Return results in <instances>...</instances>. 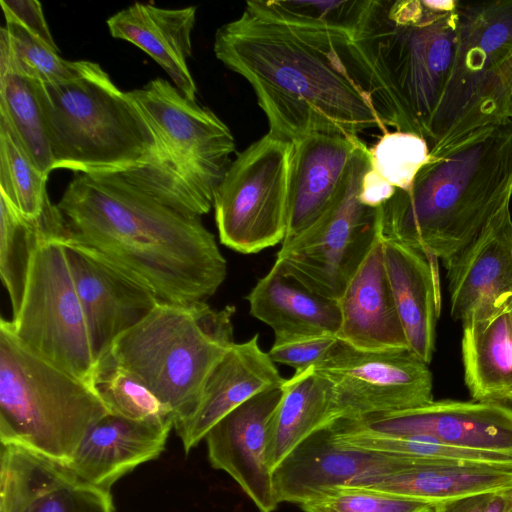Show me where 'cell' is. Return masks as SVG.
I'll return each mask as SVG.
<instances>
[{
    "label": "cell",
    "instance_id": "6da1fadb",
    "mask_svg": "<svg viewBox=\"0 0 512 512\" xmlns=\"http://www.w3.org/2000/svg\"><path fill=\"white\" fill-rule=\"evenodd\" d=\"M349 33L282 21L251 1L215 34L214 53L255 92L271 135L294 142L322 133L358 137L377 128L371 102L340 56Z\"/></svg>",
    "mask_w": 512,
    "mask_h": 512
},
{
    "label": "cell",
    "instance_id": "7a4b0ae2",
    "mask_svg": "<svg viewBox=\"0 0 512 512\" xmlns=\"http://www.w3.org/2000/svg\"><path fill=\"white\" fill-rule=\"evenodd\" d=\"M56 205L71 235L161 302L205 301L226 278V259L200 218L165 205L119 174H81Z\"/></svg>",
    "mask_w": 512,
    "mask_h": 512
},
{
    "label": "cell",
    "instance_id": "3957f363",
    "mask_svg": "<svg viewBox=\"0 0 512 512\" xmlns=\"http://www.w3.org/2000/svg\"><path fill=\"white\" fill-rule=\"evenodd\" d=\"M455 0H366L338 51L379 120L424 138L447 88L458 48Z\"/></svg>",
    "mask_w": 512,
    "mask_h": 512
},
{
    "label": "cell",
    "instance_id": "277c9868",
    "mask_svg": "<svg viewBox=\"0 0 512 512\" xmlns=\"http://www.w3.org/2000/svg\"><path fill=\"white\" fill-rule=\"evenodd\" d=\"M512 199V122L481 130L430 156L408 190L381 207L384 239L420 250L446 265Z\"/></svg>",
    "mask_w": 512,
    "mask_h": 512
},
{
    "label": "cell",
    "instance_id": "5b68a950",
    "mask_svg": "<svg viewBox=\"0 0 512 512\" xmlns=\"http://www.w3.org/2000/svg\"><path fill=\"white\" fill-rule=\"evenodd\" d=\"M127 94L149 125L156 147L145 165L119 175L187 216L207 214L235 151L230 129L165 79H153Z\"/></svg>",
    "mask_w": 512,
    "mask_h": 512
},
{
    "label": "cell",
    "instance_id": "8992f818",
    "mask_svg": "<svg viewBox=\"0 0 512 512\" xmlns=\"http://www.w3.org/2000/svg\"><path fill=\"white\" fill-rule=\"evenodd\" d=\"M36 84L53 170L124 174L152 157L156 143L149 125L99 64L80 60L75 77Z\"/></svg>",
    "mask_w": 512,
    "mask_h": 512
},
{
    "label": "cell",
    "instance_id": "52a82bcc",
    "mask_svg": "<svg viewBox=\"0 0 512 512\" xmlns=\"http://www.w3.org/2000/svg\"><path fill=\"white\" fill-rule=\"evenodd\" d=\"M235 310L231 305L217 310L206 301L159 302L118 336L105 356L147 386L176 424L193 412L209 374L235 343Z\"/></svg>",
    "mask_w": 512,
    "mask_h": 512
},
{
    "label": "cell",
    "instance_id": "ba28073f",
    "mask_svg": "<svg viewBox=\"0 0 512 512\" xmlns=\"http://www.w3.org/2000/svg\"><path fill=\"white\" fill-rule=\"evenodd\" d=\"M109 414L94 387L25 349L0 320V440L67 463L84 436Z\"/></svg>",
    "mask_w": 512,
    "mask_h": 512
},
{
    "label": "cell",
    "instance_id": "9c48e42d",
    "mask_svg": "<svg viewBox=\"0 0 512 512\" xmlns=\"http://www.w3.org/2000/svg\"><path fill=\"white\" fill-rule=\"evenodd\" d=\"M459 42L453 70L431 128L430 156L509 121L512 87V0L459 1Z\"/></svg>",
    "mask_w": 512,
    "mask_h": 512
},
{
    "label": "cell",
    "instance_id": "30bf717a",
    "mask_svg": "<svg viewBox=\"0 0 512 512\" xmlns=\"http://www.w3.org/2000/svg\"><path fill=\"white\" fill-rule=\"evenodd\" d=\"M369 168L370 151L362 141L327 209L282 243L274 262L311 291L334 301L381 231V207H369L359 198Z\"/></svg>",
    "mask_w": 512,
    "mask_h": 512
},
{
    "label": "cell",
    "instance_id": "8fae6325",
    "mask_svg": "<svg viewBox=\"0 0 512 512\" xmlns=\"http://www.w3.org/2000/svg\"><path fill=\"white\" fill-rule=\"evenodd\" d=\"M65 234L40 242L31 259L20 309L9 323L30 353L93 386L97 360L65 253Z\"/></svg>",
    "mask_w": 512,
    "mask_h": 512
},
{
    "label": "cell",
    "instance_id": "7c38bea8",
    "mask_svg": "<svg viewBox=\"0 0 512 512\" xmlns=\"http://www.w3.org/2000/svg\"><path fill=\"white\" fill-rule=\"evenodd\" d=\"M293 142L267 133L237 155L217 186L213 207L220 242L254 254L284 241Z\"/></svg>",
    "mask_w": 512,
    "mask_h": 512
},
{
    "label": "cell",
    "instance_id": "4fadbf2b",
    "mask_svg": "<svg viewBox=\"0 0 512 512\" xmlns=\"http://www.w3.org/2000/svg\"><path fill=\"white\" fill-rule=\"evenodd\" d=\"M314 369L332 386L337 421H358L434 400L428 364L409 349L367 352L338 341Z\"/></svg>",
    "mask_w": 512,
    "mask_h": 512
},
{
    "label": "cell",
    "instance_id": "5bb4252c",
    "mask_svg": "<svg viewBox=\"0 0 512 512\" xmlns=\"http://www.w3.org/2000/svg\"><path fill=\"white\" fill-rule=\"evenodd\" d=\"M63 245L98 361L118 336L142 321L161 301L69 230Z\"/></svg>",
    "mask_w": 512,
    "mask_h": 512
},
{
    "label": "cell",
    "instance_id": "9a60e30c",
    "mask_svg": "<svg viewBox=\"0 0 512 512\" xmlns=\"http://www.w3.org/2000/svg\"><path fill=\"white\" fill-rule=\"evenodd\" d=\"M414 456L363 451L334 441L330 427L297 445L272 471L278 503L300 505L321 493L377 475L405 469Z\"/></svg>",
    "mask_w": 512,
    "mask_h": 512
},
{
    "label": "cell",
    "instance_id": "2e32d148",
    "mask_svg": "<svg viewBox=\"0 0 512 512\" xmlns=\"http://www.w3.org/2000/svg\"><path fill=\"white\" fill-rule=\"evenodd\" d=\"M283 383L255 394L236 407L204 438L211 466L229 474L260 512H272L279 504L266 445L270 420L282 398Z\"/></svg>",
    "mask_w": 512,
    "mask_h": 512
},
{
    "label": "cell",
    "instance_id": "e0dca14e",
    "mask_svg": "<svg viewBox=\"0 0 512 512\" xmlns=\"http://www.w3.org/2000/svg\"><path fill=\"white\" fill-rule=\"evenodd\" d=\"M351 422L378 432L426 436L465 449L512 451V408L503 403L433 400Z\"/></svg>",
    "mask_w": 512,
    "mask_h": 512
},
{
    "label": "cell",
    "instance_id": "ac0fdd59",
    "mask_svg": "<svg viewBox=\"0 0 512 512\" xmlns=\"http://www.w3.org/2000/svg\"><path fill=\"white\" fill-rule=\"evenodd\" d=\"M0 512H115L110 491L79 478L66 464L1 445Z\"/></svg>",
    "mask_w": 512,
    "mask_h": 512
},
{
    "label": "cell",
    "instance_id": "d6986e66",
    "mask_svg": "<svg viewBox=\"0 0 512 512\" xmlns=\"http://www.w3.org/2000/svg\"><path fill=\"white\" fill-rule=\"evenodd\" d=\"M444 267L454 320L512 306V216L507 209Z\"/></svg>",
    "mask_w": 512,
    "mask_h": 512
},
{
    "label": "cell",
    "instance_id": "ffe728a7",
    "mask_svg": "<svg viewBox=\"0 0 512 512\" xmlns=\"http://www.w3.org/2000/svg\"><path fill=\"white\" fill-rule=\"evenodd\" d=\"M337 303L340 342L367 352L409 349L385 268L381 231Z\"/></svg>",
    "mask_w": 512,
    "mask_h": 512
},
{
    "label": "cell",
    "instance_id": "44dd1931",
    "mask_svg": "<svg viewBox=\"0 0 512 512\" xmlns=\"http://www.w3.org/2000/svg\"><path fill=\"white\" fill-rule=\"evenodd\" d=\"M256 334L234 343L206 379L193 412L174 425L185 453L224 416L255 394L284 382Z\"/></svg>",
    "mask_w": 512,
    "mask_h": 512
},
{
    "label": "cell",
    "instance_id": "7402d4cb",
    "mask_svg": "<svg viewBox=\"0 0 512 512\" xmlns=\"http://www.w3.org/2000/svg\"><path fill=\"white\" fill-rule=\"evenodd\" d=\"M171 429L109 413L92 426L64 464L85 482L110 491L118 479L161 455Z\"/></svg>",
    "mask_w": 512,
    "mask_h": 512
},
{
    "label": "cell",
    "instance_id": "603a6c76",
    "mask_svg": "<svg viewBox=\"0 0 512 512\" xmlns=\"http://www.w3.org/2000/svg\"><path fill=\"white\" fill-rule=\"evenodd\" d=\"M362 140L314 133L293 142L288 223L284 242L301 233L327 209Z\"/></svg>",
    "mask_w": 512,
    "mask_h": 512
},
{
    "label": "cell",
    "instance_id": "cb8c5ba5",
    "mask_svg": "<svg viewBox=\"0 0 512 512\" xmlns=\"http://www.w3.org/2000/svg\"><path fill=\"white\" fill-rule=\"evenodd\" d=\"M383 253L409 350L429 364L435 350L436 324L441 311L438 259L384 238Z\"/></svg>",
    "mask_w": 512,
    "mask_h": 512
},
{
    "label": "cell",
    "instance_id": "d4e9b609",
    "mask_svg": "<svg viewBox=\"0 0 512 512\" xmlns=\"http://www.w3.org/2000/svg\"><path fill=\"white\" fill-rule=\"evenodd\" d=\"M197 7L161 8L136 2L107 19L112 37L128 41L147 53L188 99L197 87L188 68Z\"/></svg>",
    "mask_w": 512,
    "mask_h": 512
},
{
    "label": "cell",
    "instance_id": "484cf974",
    "mask_svg": "<svg viewBox=\"0 0 512 512\" xmlns=\"http://www.w3.org/2000/svg\"><path fill=\"white\" fill-rule=\"evenodd\" d=\"M352 486L434 505L512 486V468L485 463L414 457L403 470L362 478Z\"/></svg>",
    "mask_w": 512,
    "mask_h": 512
},
{
    "label": "cell",
    "instance_id": "4316f807",
    "mask_svg": "<svg viewBox=\"0 0 512 512\" xmlns=\"http://www.w3.org/2000/svg\"><path fill=\"white\" fill-rule=\"evenodd\" d=\"M246 299L250 314L268 325L275 335H336L340 326L337 301L311 291L275 263Z\"/></svg>",
    "mask_w": 512,
    "mask_h": 512
},
{
    "label": "cell",
    "instance_id": "83f0119b",
    "mask_svg": "<svg viewBox=\"0 0 512 512\" xmlns=\"http://www.w3.org/2000/svg\"><path fill=\"white\" fill-rule=\"evenodd\" d=\"M461 353L472 400L512 402V306L463 321Z\"/></svg>",
    "mask_w": 512,
    "mask_h": 512
},
{
    "label": "cell",
    "instance_id": "f1b7e54d",
    "mask_svg": "<svg viewBox=\"0 0 512 512\" xmlns=\"http://www.w3.org/2000/svg\"><path fill=\"white\" fill-rule=\"evenodd\" d=\"M336 421L332 386L314 367L285 379L268 427L266 457L271 471L308 436Z\"/></svg>",
    "mask_w": 512,
    "mask_h": 512
},
{
    "label": "cell",
    "instance_id": "f546056e",
    "mask_svg": "<svg viewBox=\"0 0 512 512\" xmlns=\"http://www.w3.org/2000/svg\"><path fill=\"white\" fill-rule=\"evenodd\" d=\"M66 232V222L57 205L49 201L39 218L29 219L0 194V277L9 294L13 316L20 309L31 259L40 242Z\"/></svg>",
    "mask_w": 512,
    "mask_h": 512
},
{
    "label": "cell",
    "instance_id": "4dcf8cb0",
    "mask_svg": "<svg viewBox=\"0 0 512 512\" xmlns=\"http://www.w3.org/2000/svg\"><path fill=\"white\" fill-rule=\"evenodd\" d=\"M0 117L10 124L41 171L49 175L53 161L36 80L0 66Z\"/></svg>",
    "mask_w": 512,
    "mask_h": 512
},
{
    "label": "cell",
    "instance_id": "1f68e13d",
    "mask_svg": "<svg viewBox=\"0 0 512 512\" xmlns=\"http://www.w3.org/2000/svg\"><path fill=\"white\" fill-rule=\"evenodd\" d=\"M10 124L0 117V194L23 216L39 218L49 197L48 180Z\"/></svg>",
    "mask_w": 512,
    "mask_h": 512
},
{
    "label": "cell",
    "instance_id": "d6a6232c",
    "mask_svg": "<svg viewBox=\"0 0 512 512\" xmlns=\"http://www.w3.org/2000/svg\"><path fill=\"white\" fill-rule=\"evenodd\" d=\"M92 384L110 414L174 427L172 411L137 377L108 356L97 361Z\"/></svg>",
    "mask_w": 512,
    "mask_h": 512
},
{
    "label": "cell",
    "instance_id": "836d02e7",
    "mask_svg": "<svg viewBox=\"0 0 512 512\" xmlns=\"http://www.w3.org/2000/svg\"><path fill=\"white\" fill-rule=\"evenodd\" d=\"M0 66L42 83L63 82L79 72V61L61 58L14 23H6L0 30Z\"/></svg>",
    "mask_w": 512,
    "mask_h": 512
},
{
    "label": "cell",
    "instance_id": "e575fe53",
    "mask_svg": "<svg viewBox=\"0 0 512 512\" xmlns=\"http://www.w3.org/2000/svg\"><path fill=\"white\" fill-rule=\"evenodd\" d=\"M369 151L371 169L395 189L404 191L410 189L430 155L424 138L402 131L383 134Z\"/></svg>",
    "mask_w": 512,
    "mask_h": 512
},
{
    "label": "cell",
    "instance_id": "d590c367",
    "mask_svg": "<svg viewBox=\"0 0 512 512\" xmlns=\"http://www.w3.org/2000/svg\"><path fill=\"white\" fill-rule=\"evenodd\" d=\"M265 14L287 22L313 24L351 34L356 27L366 0L251 1Z\"/></svg>",
    "mask_w": 512,
    "mask_h": 512
},
{
    "label": "cell",
    "instance_id": "8d00e7d4",
    "mask_svg": "<svg viewBox=\"0 0 512 512\" xmlns=\"http://www.w3.org/2000/svg\"><path fill=\"white\" fill-rule=\"evenodd\" d=\"M304 512H432L433 505L364 487L327 490L299 505Z\"/></svg>",
    "mask_w": 512,
    "mask_h": 512
},
{
    "label": "cell",
    "instance_id": "74e56055",
    "mask_svg": "<svg viewBox=\"0 0 512 512\" xmlns=\"http://www.w3.org/2000/svg\"><path fill=\"white\" fill-rule=\"evenodd\" d=\"M338 341L334 334L275 335L268 354L274 363L303 371L319 364Z\"/></svg>",
    "mask_w": 512,
    "mask_h": 512
},
{
    "label": "cell",
    "instance_id": "f35d334b",
    "mask_svg": "<svg viewBox=\"0 0 512 512\" xmlns=\"http://www.w3.org/2000/svg\"><path fill=\"white\" fill-rule=\"evenodd\" d=\"M6 23H14L51 50L59 49L50 33L41 3L36 0H1Z\"/></svg>",
    "mask_w": 512,
    "mask_h": 512
},
{
    "label": "cell",
    "instance_id": "ab89813d",
    "mask_svg": "<svg viewBox=\"0 0 512 512\" xmlns=\"http://www.w3.org/2000/svg\"><path fill=\"white\" fill-rule=\"evenodd\" d=\"M395 188L370 168L365 173L359 198L360 201L373 208L382 207L394 194Z\"/></svg>",
    "mask_w": 512,
    "mask_h": 512
},
{
    "label": "cell",
    "instance_id": "60d3db41",
    "mask_svg": "<svg viewBox=\"0 0 512 512\" xmlns=\"http://www.w3.org/2000/svg\"><path fill=\"white\" fill-rule=\"evenodd\" d=\"M493 493L474 494L442 501L434 505L433 512H481Z\"/></svg>",
    "mask_w": 512,
    "mask_h": 512
},
{
    "label": "cell",
    "instance_id": "b9f144b4",
    "mask_svg": "<svg viewBox=\"0 0 512 512\" xmlns=\"http://www.w3.org/2000/svg\"><path fill=\"white\" fill-rule=\"evenodd\" d=\"M512 503V486L495 491L481 512H506Z\"/></svg>",
    "mask_w": 512,
    "mask_h": 512
},
{
    "label": "cell",
    "instance_id": "7bdbcfd3",
    "mask_svg": "<svg viewBox=\"0 0 512 512\" xmlns=\"http://www.w3.org/2000/svg\"><path fill=\"white\" fill-rule=\"evenodd\" d=\"M505 118L512 122V87L505 104Z\"/></svg>",
    "mask_w": 512,
    "mask_h": 512
},
{
    "label": "cell",
    "instance_id": "ee69618b",
    "mask_svg": "<svg viewBox=\"0 0 512 512\" xmlns=\"http://www.w3.org/2000/svg\"><path fill=\"white\" fill-rule=\"evenodd\" d=\"M506 512H512V503Z\"/></svg>",
    "mask_w": 512,
    "mask_h": 512
}]
</instances>
